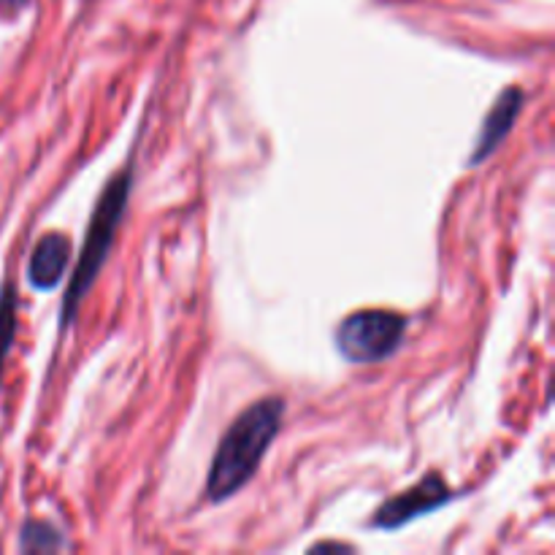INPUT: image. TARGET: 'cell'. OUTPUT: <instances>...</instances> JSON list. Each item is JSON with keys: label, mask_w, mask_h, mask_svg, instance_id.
Masks as SVG:
<instances>
[{"label": "cell", "mask_w": 555, "mask_h": 555, "mask_svg": "<svg viewBox=\"0 0 555 555\" xmlns=\"http://www.w3.org/2000/svg\"><path fill=\"white\" fill-rule=\"evenodd\" d=\"M27 3H30V0H0V16H3V20H11V16L20 14Z\"/></svg>", "instance_id": "9"}, {"label": "cell", "mask_w": 555, "mask_h": 555, "mask_svg": "<svg viewBox=\"0 0 555 555\" xmlns=\"http://www.w3.org/2000/svg\"><path fill=\"white\" fill-rule=\"evenodd\" d=\"M70 263V238L65 233H43L27 263V280L36 291H54Z\"/></svg>", "instance_id": "5"}, {"label": "cell", "mask_w": 555, "mask_h": 555, "mask_svg": "<svg viewBox=\"0 0 555 555\" xmlns=\"http://www.w3.org/2000/svg\"><path fill=\"white\" fill-rule=\"evenodd\" d=\"M282 417H285V401L263 399L258 404L247 406L231 423L225 437L220 439L209 477H206V496H209V502H225V499L236 496L253 480L260 461L266 459L271 442L280 434Z\"/></svg>", "instance_id": "1"}, {"label": "cell", "mask_w": 555, "mask_h": 555, "mask_svg": "<svg viewBox=\"0 0 555 555\" xmlns=\"http://www.w3.org/2000/svg\"><path fill=\"white\" fill-rule=\"evenodd\" d=\"M453 496H455L453 488L442 480V475L431 472V475L423 477L421 482H415L412 488H406V491L396 493L393 499H388V502L374 513L372 526L374 529L396 531L401 529V526L412 524L415 518H421V515H428L434 513V509H439Z\"/></svg>", "instance_id": "4"}, {"label": "cell", "mask_w": 555, "mask_h": 555, "mask_svg": "<svg viewBox=\"0 0 555 555\" xmlns=\"http://www.w3.org/2000/svg\"><path fill=\"white\" fill-rule=\"evenodd\" d=\"M520 108H524V90H520V87H509V90H504L502 95H499L496 106L488 112L486 122H482L480 141H477V150H475V155H472V166H477V163L486 160V157L491 155V152L496 150L504 139H507V133L513 130L515 119H518Z\"/></svg>", "instance_id": "6"}, {"label": "cell", "mask_w": 555, "mask_h": 555, "mask_svg": "<svg viewBox=\"0 0 555 555\" xmlns=\"http://www.w3.org/2000/svg\"><path fill=\"white\" fill-rule=\"evenodd\" d=\"M130 184H133V168L125 166L122 171L106 184L101 198H98L90 228H87L79 263H76L74 276H70V285L63 298V328L74 323L76 309H79V304L85 301L87 291H90L92 282L98 280V274H101V266L106 263L108 249H112L114 236H117V228L125 217V206H128V198H130Z\"/></svg>", "instance_id": "2"}, {"label": "cell", "mask_w": 555, "mask_h": 555, "mask_svg": "<svg viewBox=\"0 0 555 555\" xmlns=\"http://www.w3.org/2000/svg\"><path fill=\"white\" fill-rule=\"evenodd\" d=\"M16 334V287L5 282L0 291V379H3L5 358H9L11 345Z\"/></svg>", "instance_id": "8"}, {"label": "cell", "mask_w": 555, "mask_h": 555, "mask_svg": "<svg viewBox=\"0 0 555 555\" xmlns=\"http://www.w3.org/2000/svg\"><path fill=\"white\" fill-rule=\"evenodd\" d=\"M68 542H65L63 531L57 526L47 524V520H27L22 526L20 534V551L25 553H54L65 551Z\"/></svg>", "instance_id": "7"}, {"label": "cell", "mask_w": 555, "mask_h": 555, "mask_svg": "<svg viewBox=\"0 0 555 555\" xmlns=\"http://www.w3.org/2000/svg\"><path fill=\"white\" fill-rule=\"evenodd\" d=\"M404 331V314L390 309H363L336 328V347L350 363H379L399 350Z\"/></svg>", "instance_id": "3"}]
</instances>
